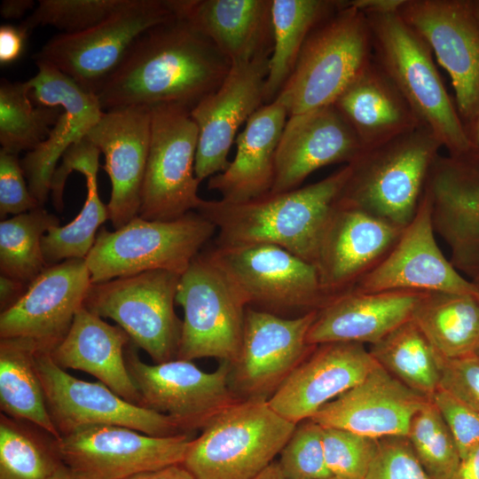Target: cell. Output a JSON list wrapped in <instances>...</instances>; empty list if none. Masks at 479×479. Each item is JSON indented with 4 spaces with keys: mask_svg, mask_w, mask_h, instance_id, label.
Listing matches in <instances>:
<instances>
[{
    "mask_svg": "<svg viewBox=\"0 0 479 479\" xmlns=\"http://www.w3.org/2000/svg\"><path fill=\"white\" fill-rule=\"evenodd\" d=\"M231 67L210 40L177 17L142 35L96 96L103 111L160 104L192 110L218 89Z\"/></svg>",
    "mask_w": 479,
    "mask_h": 479,
    "instance_id": "6da1fadb",
    "label": "cell"
},
{
    "mask_svg": "<svg viewBox=\"0 0 479 479\" xmlns=\"http://www.w3.org/2000/svg\"><path fill=\"white\" fill-rule=\"evenodd\" d=\"M349 175L345 165L288 192L241 202L204 200L196 212L215 224L214 246L275 245L316 266L323 232Z\"/></svg>",
    "mask_w": 479,
    "mask_h": 479,
    "instance_id": "7a4b0ae2",
    "label": "cell"
},
{
    "mask_svg": "<svg viewBox=\"0 0 479 479\" xmlns=\"http://www.w3.org/2000/svg\"><path fill=\"white\" fill-rule=\"evenodd\" d=\"M374 59L391 79L422 126L448 150H472L467 126L449 97L426 41L397 12L365 14Z\"/></svg>",
    "mask_w": 479,
    "mask_h": 479,
    "instance_id": "3957f363",
    "label": "cell"
},
{
    "mask_svg": "<svg viewBox=\"0 0 479 479\" xmlns=\"http://www.w3.org/2000/svg\"><path fill=\"white\" fill-rule=\"evenodd\" d=\"M441 142L425 126L365 150L352 163L336 204L398 227L415 216Z\"/></svg>",
    "mask_w": 479,
    "mask_h": 479,
    "instance_id": "277c9868",
    "label": "cell"
},
{
    "mask_svg": "<svg viewBox=\"0 0 479 479\" xmlns=\"http://www.w3.org/2000/svg\"><path fill=\"white\" fill-rule=\"evenodd\" d=\"M373 57L367 18L344 0L308 35L277 99L289 116L332 105Z\"/></svg>",
    "mask_w": 479,
    "mask_h": 479,
    "instance_id": "5b68a950",
    "label": "cell"
},
{
    "mask_svg": "<svg viewBox=\"0 0 479 479\" xmlns=\"http://www.w3.org/2000/svg\"><path fill=\"white\" fill-rule=\"evenodd\" d=\"M295 426L268 400H240L192 439L182 465L194 479H254L280 453Z\"/></svg>",
    "mask_w": 479,
    "mask_h": 479,
    "instance_id": "8992f818",
    "label": "cell"
},
{
    "mask_svg": "<svg viewBox=\"0 0 479 479\" xmlns=\"http://www.w3.org/2000/svg\"><path fill=\"white\" fill-rule=\"evenodd\" d=\"M216 232L196 211L170 221L137 216L113 232L102 227L85 258L91 283L155 270L182 275Z\"/></svg>",
    "mask_w": 479,
    "mask_h": 479,
    "instance_id": "52a82bcc",
    "label": "cell"
},
{
    "mask_svg": "<svg viewBox=\"0 0 479 479\" xmlns=\"http://www.w3.org/2000/svg\"><path fill=\"white\" fill-rule=\"evenodd\" d=\"M177 17V0H129L89 29L55 35L34 59L51 64L96 95L142 35Z\"/></svg>",
    "mask_w": 479,
    "mask_h": 479,
    "instance_id": "ba28073f",
    "label": "cell"
},
{
    "mask_svg": "<svg viewBox=\"0 0 479 479\" xmlns=\"http://www.w3.org/2000/svg\"><path fill=\"white\" fill-rule=\"evenodd\" d=\"M181 275L162 270L91 284L83 306L113 319L155 364L176 359L183 320L175 311Z\"/></svg>",
    "mask_w": 479,
    "mask_h": 479,
    "instance_id": "9c48e42d",
    "label": "cell"
},
{
    "mask_svg": "<svg viewBox=\"0 0 479 479\" xmlns=\"http://www.w3.org/2000/svg\"><path fill=\"white\" fill-rule=\"evenodd\" d=\"M176 301L185 313L177 358L214 357L232 365L240 351L247 305L207 249L181 275Z\"/></svg>",
    "mask_w": 479,
    "mask_h": 479,
    "instance_id": "30bf717a",
    "label": "cell"
},
{
    "mask_svg": "<svg viewBox=\"0 0 479 479\" xmlns=\"http://www.w3.org/2000/svg\"><path fill=\"white\" fill-rule=\"evenodd\" d=\"M151 137L138 216L170 221L197 211L203 199L194 165L198 127L191 109L177 104L151 106Z\"/></svg>",
    "mask_w": 479,
    "mask_h": 479,
    "instance_id": "8fae6325",
    "label": "cell"
},
{
    "mask_svg": "<svg viewBox=\"0 0 479 479\" xmlns=\"http://www.w3.org/2000/svg\"><path fill=\"white\" fill-rule=\"evenodd\" d=\"M207 251L247 307L274 314L294 310L306 313L327 302L316 266L285 248L253 244L213 246Z\"/></svg>",
    "mask_w": 479,
    "mask_h": 479,
    "instance_id": "7c38bea8",
    "label": "cell"
},
{
    "mask_svg": "<svg viewBox=\"0 0 479 479\" xmlns=\"http://www.w3.org/2000/svg\"><path fill=\"white\" fill-rule=\"evenodd\" d=\"M125 360L140 394L141 406L168 416L185 433L201 430L241 400L231 388L228 362H221L211 373L177 358L148 365L139 358L131 342L125 349Z\"/></svg>",
    "mask_w": 479,
    "mask_h": 479,
    "instance_id": "4fadbf2b",
    "label": "cell"
},
{
    "mask_svg": "<svg viewBox=\"0 0 479 479\" xmlns=\"http://www.w3.org/2000/svg\"><path fill=\"white\" fill-rule=\"evenodd\" d=\"M192 434L153 436L115 425H95L60 436L62 464L76 479H125L183 464Z\"/></svg>",
    "mask_w": 479,
    "mask_h": 479,
    "instance_id": "5bb4252c",
    "label": "cell"
},
{
    "mask_svg": "<svg viewBox=\"0 0 479 479\" xmlns=\"http://www.w3.org/2000/svg\"><path fill=\"white\" fill-rule=\"evenodd\" d=\"M35 365L60 436L95 425L122 426L153 436L186 434L168 416L128 402L102 382L72 376L53 361L50 352L37 350Z\"/></svg>",
    "mask_w": 479,
    "mask_h": 479,
    "instance_id": "9a60e30c",
    "label": "cell"
},
{
    "mask_svg": "<svg viewBox=\"0 0 479 479\" xmlns=\"http://www.w3.org/2000/svg\"><path fill=\"white\" fill-rule=\"evenodd\" d=\"M317 310L295 318L247 308L242 344L230 385L241 399L268 400L314 346L307 343Z\"/></svg>",
    "mask_w": 479,
    "mask_h": 479,
    "instance_id": "2e32d148",
    "label": "cell"
},
{
    "mask_svg": "<svg viewBox=\"0 0 479 479\" xmlns=\"http://www.w3.org/2000/svg\"><path fill=\"white\" fill-rule=\"evenodd\" d=\"M397 13L448 72L457 110L470 126L479 113V21L471 0H404Z\"/></svg>",
    "mask_w": 479,
    "mask_h": 479,
    "instance_id": "e0dca14e",
    "label": "cell"
},
{
    "mask_svg": "<svg viewBox=\"0 0 479 479\" xmlns=\"http://www.w3.org/2000/svg\"><path fill=\"white\" fill-rule=\"evenodd\" d=\"M351 290L361 293L412 290L478 295L479 286L464 277L437 245L430 200L423 190L414 217L404 228L395 245Z\"/></svg>",
    "mask_w": 479,
    "mask_h": 479,
    "instance_id": "ac0fdd59",
    "label": "cell"
},
{
    "mask_svg": "<svg viewBox=\"0 0 479 479\" xmlns=\"http://www.w3.org/2000/svg\"><path fill=\"white\" fill-rule=\"evenodd\" d=\"M424 191L435 232L448 246L451 263L479 286V152L438 155Z\"/></svg>",
    "mask_w": 479,
    "mask_h": 479,
    "instance_id": "d6986e66",
    "label": "cell"
},
{
    "mask_svg": "<svg viewBox=\"0 0 479 479\" xmlns=\"http://www.w3.org/2000/svg\"><path fill=\"white\" fill-rule=\"evenodd\" d=\"M85 259L47 266L20 299L0 314V339L22 338L51 352L68 333L91 286Z\"/></svg>",
    "mask_w": 479,
    "mask_h": 479,
    "instance_id": "ffe728a7",
    "label": "cell"
},
{
    "mask_svg": "<svg viewBox=\"0 0 479 479\" xmlns=\"http://www.w3.org/2000/svg\"><path fill=\"white\" fill-rule=\"evenodd\" d=\"M35 64L37 73L26 81L30 98L36 105L62 109L47 138L20 161L30 192L43 207L58 161L72 145L85 137L104 111L97 96L70 76L47 62Z\"/></svg>",
    "mask_w": 479,
    "mask_h": 479,
    "instance_id": "44dd1931",
    "label": "cell"
},
{
    "mask_svg": "<svg viewBox=\"0 0 479 479\" xmlns=\"http://www.w3.org/2000/svg\"><path fill=\"white\" fill-rule=\"evenodd\" d=\"M269 60L263 57L232 64L218 89L191 110L199 131L194 171L200 182L228 167L240 126L264 103Z\"/></svg>",
    "mask_w": 479,
    "mask_h": 479,
    "instance_id": "7402d4cb",
    "label": "cell"
},
{
    "mask_svg": "<svg viewBox=\"0 0 479 479\" xmlns=\"http://www.w3.org/2000/svg\"><path fill=\"white\" fill-rule=\"evenodd\" d=\"M151 106L133 105L105 110L85 137L105 156L111 182L107 204L113 227L138 216L151 137Z\"/></svg>",
    "mask_w": 479,
    "mask_h": 479,
    "instance_id": "603a6c76",
    "label": "cell"
},
{
    "mask_svg": "<svg viewBox=\"0 0 479 479\" xmlns=\"http://www.w3.org/2000/svg\"><path fill=\"white\" fill-rule=\"evenodd\" d=\"M403 230L365 211L335 203L316 263L327 301L353 289L389 253Z\"/></svg>",
    "mask_w": 479,
    "mask_h": 479,
    "instance_id": "cb8c5ba5",
    "label": "cell"
},
{
    "mask_svg": "<svg viewBox=\"0 0 479 479\" xmlns=\"http://www.w3.org/2000/svg\"><path fill=\"white\" fill-rule=\"evenodd\" d=\"M376 364L361 343L316 345L268 403L296 425L312 418L326 404L359 383Z\"/></svg>",
    "mask_w": 479,
    "mask_h": 479,
    "instance_id": "d4e9b609",
    "label": "cell"
},
{
    "mask_svg": "<svg viewBox=\"0 0 479 479\" xmlns=\"http://www.w3.org/2000/svg\"><path fill=\"white\" fill-rule=\"evenodd\" d=\"M364 151L333 104L288 116L276 153L271 192L300 188L315 170L336 163L349 165Z\"/></svg>",
    "mask_w": 479,
    "mask_h": 479,
    "instance_id": "484cf974",
    "label": "cell"
},
{
    "mask_svg": "<svg viewBox=\"0 0 479 479\" xmlns=\"http://www.w3.org/2000/svg\"><path fill=\"white\" fill-rule=\"evenodd\" d=\"M428 400L377 363L365 379L310 419L322 427L376 439L407 436L414 415Z\"/></svg>",
    "mask_w": 479,
    "mask_h": 479,
    "instance_id": "4316f807",
    "label": "cell"
},
{
    "mask_svg": "<svg viewBox=\"0 0 479 479\" xmlns=\"http://www.w3.org/2000/svg\"><path fill=\"white\" fill-rule=\"evenodd\" d=\"M424 293L351 290L334 296L318 310L307 334V343L312 346L328 342L372 345L410 320Z\"/></svg>",
    "mask_w": 479,
    "mask_h": 479,
    "instance_id": "83f0119b",
    "label": "cell"
},
{
    "mask_svg": "<svg viewBox=\"0 0 479 479\" xmlns=\"http://www.w3.org/2000/svg\"><path fill=\"white\" fill-rule=\"evenodd\" d=\"M177 8L232 64L271 57V0H177Z\"/></svg>",
    "mask_w": 479,
    "mask_h": 479,
    "instance_id": "f1b7e54d",
    "label": "cell"
},
{
    "mask_svg": "<svg viewBox=\"0 0 479 479\" xmlns=\"http://www.w3.org/2000/svg\"><path fill=\"white\" fill-rule=\"evenodd\" d=\"M288 116L287 107L277 98L256 110L236 138L233 161L209 177L208 188L228 202L246 201L270 192L276 153Z\"/></svg>",
    "mask_w": 479,
    "mask_h": 479,
    "instance_id": "f546056e",
    "label": "cell"
},
{
    "mask_svg": "<svg viewBox=\"0 0 479 479\" xmlns=\"http://www.w3.org/2000/svg\"><path fill=\"white\" fill-rule=\"evenodd\" d=\"M130 342L122 327L109 325L83 306L50 355L62 369L88 373L128 402L141 406L140 394L125 360Z\"/></svg>",
    "mask_w": 479,
    "mask_h": 479,
    "instance_id": "4dcf8cb0",
    "label": "cell"
},
{
    "mask_svg": "<svg viewBox=\"0 0 479 479\" xmlns=\"http://www.w3.org/2000/svg\"><path fill=\"white\" fill-rule=\"evenodd\" d=\"M333 105L351 127L365 150L422 126L373 57Z\"/></svg>",
    "mask_w": 479,
    "mask_h": 479,
    "instance_id": "1f68e13d",
    "label": "cell"
},
{
    "mask_svg": "<svg viewBox=\"0 0 479 479\" xmlns=\"http://www.w3.org/2000/svg\"><path fill=\"white\" fill-rule=\"evenodd\" d=\"M100 150L86 137L72 145L63 154L51 181V189L64 192L69 174L77 171L86 179L87 195L79 214L67 225L51 227L42 239L44 261L52 265L67 259H85L92 248L99 226L108 219L107 205L98 194L97 173Z\"/></svg>",
    "mask_w": 479,
    "mask_h": 479,
    "instance_id": "d6a6232c",
    "label": "cell"
},
{
    "mask_svg": "<svg viewBox=\"0 0 479 479\" xmlns=\"http://www.w3.org/2000/svg\"><path fill=\"white\" fill-rule=\"evenodd\" d=\"M412 319L445 359L475 354L479 347L477 295L425 292Z\"/></svg>",
    "mask_w": 479,
    "mask_h": 479,
    "instance_id": "836d02e7",
    "label": "cell"
},
{
    "mask_svg": "<svg viewBox=\"0 0 479 479\" xmlns=\"http://www.w3.org/2000/svg\"><path fill=\"white\" fill-rule=\"evenodd\" d=\"M35 344L22 338L0 339V408L6 416L60 435L50 416L35 365Z\"/></svg>",
    "mask_w": 479,
    "mask_h": 479,
    "instance_id": "e575fe53",
    "label": "cell"
},
{
    "mask_svg": "<svg viewBox=\"0 0 479 479\" xmlns=\"http://www.w3.org/2000/svg\"><path fill=\"white\" fill-rule=\"evenodd\" d=\"M343 4L344 0H271L273 49L264 86V103L277 98L310 32Z\"/></svg>",
    "mask_w": 479,
    "mask_h": 479,
    "instance_id": "d590c367",
    "label": "cell"
},
{
    "mask_svg": "<svg viewBox=\"0 0 479 479\" xmlns=\"http://www.w3.org/2000/svg\"><path fill=\"white\" fill-rule=\"evenodd\" d=\"M375 361L405 386L430 399L440 388L443 358L411 318L370 345Z\"/></svg>",
    "mask_w": 479,
    "mask_h": 479,
    "instance_id": "8d00e7d4",
    "label": "cell"
},
{
    "mask_svg": "<svg viewBox=\"0 0 479 479\" xmlns=\"http://www.w3.org/2000/svg\"><path fill=\"white\" fill-rule=\"evenodd\" d=\"M61 465L51 435L1 413L0 479H49Z\"/></svg>",
    "mask_w": 479,
    "mask_h": 479,
    "instance_id": "74e56055",
    "label": "cell"
},
{
    "mask_svg": "<svg viewBox=\"0 0 479 479\" xmlns=\"http://www.w3.org/2000/svg\"><path fill=\"white\" fill-rule=\"evenodd\" d=\"M59 219L39 207L0 223L1 275L27 286L47 267L42 239Z\"/></svg>",
    "mask_w": 479,
    "mask_h": 479,
    "instance_id": "f35d334b",
    "label": "cell"
},
{
    "mask_svg": "<svg viewBox=\"0 0 479 479\" xmlns=\"http://www.w3.org/2000/svg\"><path fill=\"white\" fill-rule=\"evenodd\" d=\"M62 113L59 106L36 105L26 82H0L1 148L18 154L32 151L49 136Z\"/></svg>",
    "mask_w": 479,
    "mask_h": 479,
    "instance_id": "ab89813d",
    "label": "cell"
},
{
    "mask_svg": "<svg viewBox=\"0 0 479 479\" xmlns=\"http://www.w3.org/2000/svg\"><path fill=\"white\" fill-rule=\"evenodd\" d=\"M406 437L432 479H452L460 456L452 434L431 400L414 415Z\"/></svg>",
    "mask_w": 479,
    "mask_h": 479,
    "instance_id": "60d3db41",
    "label": "cell"
},
{
    "mask_svg": "<svg viewBox=\"0 0 479 479\" xmlns=\"http://www.w3.org/2000/svg\"><path fill=\"white\" fill-rule=\"evenodd\" d=\"M129 0H40L37 7L20 24L28 31L41 26H51L73 34L89 29Z\"/></svg>",
    "mask_w": 479,
    "mask_h": 479,
    "instance_id": "b9f144b4",
    "label": "cell"
},
{
    "mask_svg": "<svg viewBox=\"0 0 479 479\" xmlns=\"http://www.w3.org/2000/svg\"><path fill=\"white\" fill-rule=\"evenodd\" d=\"M279 455L277 462L286 479H326L333 475L326 461L322 426L312 419L296 424Z\"/></svg>",
    "mask_w": 479,
    "mask_h": 479,
    "instance_id": "7bdbcfd3",
    "label": "cell"
},
{
    "mask_svg": "<svg viewBox=\"0 0 479 479\" xmlns=\"http://www.w3.org/2000/svg\"><path fill=\"white\" fill-rule=\"evenodd\" d=\"M326 465L333 475L365 479L376 455L379 439L349 430L322 427Z\"/></svg>",
    "mask_w": 479,
    "mask_h": 479,
    "instance_id": "ee69618b",
    "label": "cell"
},
{
    "mask_svg": "<svg viewBox=\"0 0 479 479\" xmlns=\"http://www.w3.org/2000/svg\"><path fill=\"white\" fill-rule=\"evenodd\" d=\"M365 479H432L406 436L379 439L376 455Z\"/></svg>",
    "mask_w": 479,
    "mask_h": 479,
    "instance_id": "f6af8a7d",
    "label": "cell"
},
{
    "mask_svg": "<svg viewBox=\"0 0 479 479\" xmlns=\"http://www.w3.org/2000/svg\"><path fill=\"white\" fill-rule=\"evenodd\" d=\"M458 448L460 459L479 445V412L439 388L430 398Z\"/></svg>",
    "mask_w": 479,
    "mask_h": 479,
    "instance_id": "bcb514c9",
    "label": "cell"
},
{
    "mask_svg": "<svg viewBox=\"0 0 479 479\" xmlns=\"http://www.w3.org/2000/svg\"><path fill=\"white\" fill-rule=\"evenodd\" d=\"M41 207L30 192L18 154L0 149V216H17Z\"/></svg>",
    "mask_w": 479,
    "mask_h": 479,
    "instance_id": "7dc6e473",
    "label": "cell"
},
{
    "mask_svg": "<svg viewBox=\"0 0 479 479\" xmlns=\"http://www.w3.org/2000/svg\"><path fill=\"white\" fill-rule=\"evenodd\" d=\"M440 387L479 412V357L443 358Z\"/></svg>",
    "mask_w": 479,
    "mask_h": 479,
    "instance_id": "c3c4849f",
    "label": "cell"
},
{
    "mask_svg": "<svg viewBox=\"0 0 479 479\" xmlns=\"http://www.w3.org/2000/svg\"><path fill=\"white\" fill-rule=\"evenodd\" d=\"M29 31L20 24H3L0 27V64L11 65L25 52Z\"/></svg>",
    "mask_w": 479,
    "mask_h": 479,
    "instance_id": "681fc988",
    "label": "cell"
},
{
    "mask_svg": "<svg viewBox=\"0 0 479 479\" xmlns=\"http://www.w3.org/2000/svg\"><path fill=\"white\" fill-rule=\"evenodd\" d=\"M28 286L11 279L9 277L0 275V307L1 311H4L17 302L25 294Z\"/></svg>",
    "mask_w": 479,
    "mask_h": 479,
    "instance_id": "f907efd6",
    "label": "cell"
},
{
    "mask_svg": "<svg viewBox=\"0 0 479 479\" xmlns=\"http://www.w3.org/2000/svg\"><path fill=\"white\" fill-rule=\"evenodd\" d=\"M404 0H351L348 4L369 13H393L397 12Z\"/></svg>",
    "mask_w": 479,
    "mask_h": 479,
    "instance_id": "816d5d0a",
    "label": "cell"
},
{
    "mask_svg": "<svg viewBox=\"0 0 479 479\" xmlns=\"http://www.w3.org/2000/svg\"><path fill=\"white\" fill-rule=\"evenodd\" d=\"M125 479H194L182 465H173L161 469L139 473Z\"/></svg>",
    "mask_w": 479,
    "mask_h": 479,
    "instance_id": "f5cc1de1",
    "label": "cell"
},
{
    "mask_svg": "<svg viewBox=\"0 0 479 479\" xmlns=\"http://www.w3.org/2000/svg\"><path fill=\"white\" fill-rule=\"evenodd\" d=\"M452 479H479V445L460 459Z\"/></svg>",
    "mask_w": 479,
    "mask_h": 479,
    "instance_id": "db71d44e",
    "label": "cell"
},
{
    "mask_svg": "<svg viewBox=\"0 0 479 479\" xmlns=\"http://www.w3.org/2000/svg\"><path fill=\"white\" fill-rule=\"evenodd\" d=\"M34 5L33 0H4L0 5V14L5 20H18Z\"/></svg>",
    "mask_w": 479,
    "mask_h": 479,
    "instance_id": "11a10c76",
    "label": "cell"
},
{
    "mask_svg": "<svg viewBox=\"0 0 479 479\" xmlns=\"http://www.w3.org/2000/svg\"><path fill=\"white\" fill-rule=\"evenodd\" d=\"M254 479H286L277 461H273Z\"/></svg>",
    "mask_w": 479,
    "mask_h": 479,
    "instance_id": "9f6ffc18",
    "label": "cell"
},
{
    "mask_svg": "<svg viewBox=\"0 0 479 479\" xmlns=\"http://www.w3.org/2000/svg\"><path fill=\"white\" fill-rule=\"evenodd\" d=\"M472 149L479 152V113L467 130Z\"/></svg>",
    "mask_w": 479,
    "mask_h": 479,
    "instance_id": "6f0895ef",
    "label": "cell"
},
{
    "mask_svg": "<svg viewBox=\"0 0 479 479\" xmlns=\"http://www.w3.org/2000/svg\"><path fill=\"white\" fill-rule=\"evenodd\" d=\"M49 479H76L62 464Z\"/></svg>",
    "mask_w": 479,
    "mask_h": 479,
    "instance_id": "680465c9",
    "label": "cell"
},
{
    "mask_svg": "<svg viewBox=\"0 0 479 479\" xmlns=\"http://www.w3.org/2000/svg\"><path fill=\"white\" fill-rule=\"evenodd\" d=\"M471 4L474 13L479 21V0H471Z\"/></svg>",
    "mask_w": 479,
    "mask_h": 479,
    "instance_id": "91938a15",
    "label": "cell"
},
{
    "mask_svg": "<svg viewBox=\"0 0 479 479\" xmlns=\"http://www.w3.org/2000/svg\"><path fill=\"white\" fill-rule=\"evenodd\" d=\"M326 479H347V478H342V477H339V476L332 475L331 477H329V478H326Z\"/></svg>",
    "mask_w": 479,
    "mask_h": 479,
    "instance_id": "94428289",
    "label": "cell"
},
{
    "mask_svg": "<svg viewBox=\"0 0 479 479\" xmlns=\"http://www.w3.org/2000/svg\"><path fill=\"white\" fill-rule=\"evenodd\" d=\"M475 354L479 357V347H478V349L475 350Z\"/></svg>",
    "mask_w": 479,
    "mask_h": 479,
    "instance_id": "6125c7cd",
    "label": "cell"
},
{
    "mask_svg": "<svg viewBox=\"0 0 479 479\" xmlns=\"http://www.w3.org/2000/svg\"><path fill=\"white\" fill-rule=\"evenodd\" d=\"M477 298H478V300H479V293H478Z\"/></svg>",
    "mask_w": 479,
    "mask_h": 479,
    "instance_id": "be15d7a7",
    "label": "cell"
}]
</instances>
